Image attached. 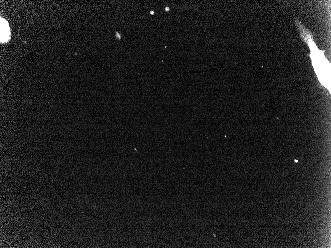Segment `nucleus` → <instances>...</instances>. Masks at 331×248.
<instances>
[{
  "label": "nucleus",
  "instance_id": "1",
  "mask_svg": "<svg viewBox=\"0 0 331 248\" xmlns=\"http://www.w3.org/2000/svg\"><path fill=\"white\" fill-rule=\"evenodd\" d=\"M295 25L300 32L302 39L307 44L310 51L309 55L312 65L321 84L327 89L331 86V64L325 56V50L317 46L312 33L299 20Z\"/></svg>",
  "mask_w": 331,
  "mask_h": 248
},
{
  "label": "nucleus",
  "instance_id": "2",
  "mask_svg": "<svg viewBox=\"0 0 331 248\" xmlns=\"http://www.w3.org/2000/svg\"><path fill=\"white\" fill-rule=\"evenodd\" d=\"M10 32L7 22L4 19L0 18V41L2 42L7 41L10 39Z\"/></svg>",
  "mask_w": 331,
  "mask_h": 248
}]
</instances>
